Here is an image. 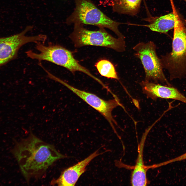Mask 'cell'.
Masks as SVG:
<instances>
[{
    "instance_id": "11",
    "label": "cell",
    "mask_w": 186,
    "mask_h": 186,
    "mask_svg": "<svg viewBox=\"0 0 186 186\" xmlns=\"http://www.w3.org/2000/svg\"><path fill=\"white\" fill-rule=\"evenodd\" d=\"M153 127L151 125L145 130L138 145L137 157L131 176V183L132 185L146 186L148 184L146 173L148 167L144 164L143 152L146 138Z\"/></svg>"
},
{
    "instance_id": "10",
    "label": "cell",
    "mask_w": 186,
    "mask_h": 186,
    "mask_svg": "<svg viewBox=\"0 0 186 186\" xmlns=\"http://www.w3.org/2000/svg\"><path fill=\"white\" fill-rule=\"evenodd\" d=\"M98 150L83 160L65 170L57 179L53 180L52 185L58 186H74L80 176L86 170V167L95 158L108 151L99 153Z\"/></svg>"
},
{
    "instance_id": "16",
    "label": "cell",
    "mask_w": 186,
    "mask_h": 186,
    "mask_svg": "<svg viewBox=\"0 0 186 186\" xmlns=\"http://www.w3.org/2000/svg\"><path fill=\"white\" fill-rule=\"evenodd\" d=\"M183 0L184 1H185V2H186V0Z\"/></svg>"
},
{
    "instance_id": "8",
    "label": "cell",
    "mask_w": 186,
    "mask_h": 186,
    "mask_svg": "<svg viewBox=\"0 0 186 186\" xmlns=\"http://www.w3.org/2000/svg\"><path fill=\"white\" fill-rule=\"evenodd\" d=\"M32 28L27 27L19 34L10 37L0 38V65L15 57L19 49L23 45L29 43H44L47 36L43 34L28 36L26 34Z\"/></svg>"
},
{
    "instance_id": "2",
    "label": "cell",
    "mask_w": 186,
    "mask_h": 186,
    "mask_svg": "<svg viewBox=\"0 0 186 186\" xmlns=\"http://www.w3.org/2000/svg\"><path fill=\"white\" fill-rule=\"evenodd\" d=\"M36 43L35 49L37 53L31 50L27 51V56L30 58L40 62L45 61L63 67L72 73L76 71L82 72L96 81L99 79L93 75L90 71L81 65L74 57L70 50L58 44L50 43L45 45L39 42Z\"/></svg>"
},
{
    "instance_id": "6",
    "label": "cell",
    "mask_w": 186,
    "mask_h": 186,
    "mask_svg": "<svg viewBox=\"0 0 186 186\" xmlns=\"http://www.w3.org/2000/svg\"><path fill=\"white\" fill-rule=\"evenodd\" d=\"M134 55L140 60L144 70L145 80L159 82L171 86L163 73L160 58L156 52V46L152 41L139 43L133 48Z\"/></svg>"
},
{
    "instance_id": "13",
    "label": "cell",
    "mask_w": 186,
    "mask_h": 186,
    "mask_svg": "<svg viewBox=\"0 0 186 186\" xmlns=\"http://www.w3.org/2000/svg\"><path fill=\"white\" fill-rule=\"evenodd\" d=\"M142 0H110L109 4L114 12L131 16L139 12Z\"/></svg>"
},
{
    "instance_id": "1",
    "label": "cell",
    "mask_w": 186,
    "mask_h": 186,
    "mask_svg": "<svg viewBox=\"0 0 186 186\" xmlns=\"http://www.w3.org/2000/svg\"><path fill=\"white\" fill-rule=\"evenodd\" d=\"M13 152L27 181L41 176L54 162L67 157L31 132L27 138L16 144Z\"/></svg>"
},
{
    "instance_id": "3",
    "label": "cell",
    "mask_w": 186,
    "mask_h": 186,
    "mask_svg": "<svg viewBox=\"0 0 186 186\" xmlns=\"http://www.w3.org/2000/svg\"><path fill=\"white\" fill-rule=\"evenodd\" d=\"M75 7L67 18L68 25L75 24L90 25L107 28L114 32L118 37L125 38L118 27L124 23L114 21L100 10L91 0H75Z\"/></svg>"
},
{
    "instance_id": "5",
    "label": "cell",
    "mask_w": 186,
    "mask_h": 186,
    "mask_svg": "<svg viewBox=\"0 0 186 186\" xmlns=\"http://www.w3.org/2000/svg\"><path fill=\"white\" fill-rule=\"evenodd\" d=\"M175 17L172 52L160 58L163 68L167 69L171 79L176 70H180L186 63V27L175 8L173 1L170 2Z\"/></svg>"
},
{
    "instance_id": "15",
    "label": "cell",
    "mask_w": 186,
    "mask_h": 186,
    "mask_svg": "<svg viewBox=\"0 0 186 186\" xmlns=\"http://www.w3.org/2000/svg\"><path fill=\"white\" fill-rule=\"evenodd\" d=\"M186 159V152L173 159L166 161L167 164L174 162L180 161Z\"/></svg>"
},
{
    "instance_id": "4",
    "label": "cell",
    "mask_w": 186,
    "mask_h": 186,
    "mask_svg": "<svg viewBox=\"0 0 186 186\" xmlns=\"http://www.w3.org/2000/svg\"><path fill=\"white\" fill-rule=\"evenodd\" d=\"M69 37L76 48L86 46H94L108 48L116 51L122 52L126 50L125 39L116 38L103 28L97 30H90L84 25L75 24Z\"/></svg>"
},
{
    "instance_id": "9",
    "label": "cell",
    "mask_w": 186,
    "mask_h": 186,
    "mask_svg": "<svg viewBox=\"0 0 186 186\" xmlns=\"http://www.w3.org/2000/svg\"><path fill=\"white\" fill-rule=\"evenodd\" d=\"M143 92L148 98L154 100L161 98L178 100L186 104V97L176 88L152 82L142 81L139 83Z\"/></svg>"
},
{
    "instance_id": "7",
    "label": "cell",
    "mask_w": 186,
    "mask_h": 186,
    "mask_svg": "<svg viewBox=\"0 0 186 186\" xmlns=\"http://www.w3.org/2000/svg\"><path fill=\"white\" fill-rule=\"evenodd\" d=\"M57 82L66 87L100 113L109 122L114 132L117 133L114 124L117 125V123L113 117L112 111L118 106L121 107L125 110L119 99L114 98L108 100H105L94 94L74 87L60 78L58 79Z\"/></svg>"
},
{
    "instance_id": "12",
    "label": "cell",
    "mask_w": 186,
    "mask_h": 186,
    "mask_svg": "<svg viewBox=\"0 0 186 186\" xmlns=\"http://www.w3.org/2000/svg\"><path fill=\"white\" fill-rule=\"evenodd\" d=\"M144 20L148 21L149 24L143 25L131 24L129 25L145 26L152 31L162 33L167 32L173 28L175 25L174 15L173 11L160 16L148 17Z\"/></svg>"
},
{
    "instance_id": "14",
    "label": "cell",
    "mask_w": 186,
    "mask_h": 186,
    "mask_svg": "<svg viewBox=\"0 0 186 186\" xmlns=\"http://www.w3.org/2000/svg\"><path fill=\"white\" fill-rule=\"evenodd\" d=\"M95 66L102 76L108 79H114L119 81L115 68L110 61L106 59H102L98 61Z\"/></svg>"
}]
</instances>
